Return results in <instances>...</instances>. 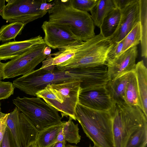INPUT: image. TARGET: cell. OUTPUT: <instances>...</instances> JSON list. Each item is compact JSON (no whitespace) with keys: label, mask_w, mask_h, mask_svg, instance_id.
Segmentation results:
<instances>
[{"label":"cell","mask_w":147,"mask_h":147,"mask_svg":"<svg viewBox=\"0 0 147 147\" xmlns=\"http://www.w3.org/2000/svg\"><path fill=\"white\" fill-rule=\"evenodd\" d=\"M141 56L147 57V0H139Z\"/></svg>","instance_id":"7402d4cb"},{"label":"cell","mask_w":147,"mask_h":147,"mask_svg":"<svg viewBox=\"0 0 147 147\" xmlns=\"http://www.w3.org/2000/svg\"><path fill=\"white\" fill-rule=\"evenodd\" d=\"M1 103L0 102V119L5 117L7 114L3 113L1 112Z\"/></svg>","instance_id":"ab89813d"},{"label":"cell","mask_w":147,"mask_h":147,"mask_svg":"<svg viewBox=\"0 0 147 147\" xmlns=\"http://www.w3.org/2000/svg\"><path fill=\"white\" fill-rule=\"evenodd\" d=\"M0 147H17L12 135L7 127Z\"/></svg>","instance_id":"4dcf8cb0"},{"label":"cell","mask_w":147,"mask_h":147,"mask_svg":"<svg viewBox=\"0 0 147 147\" xmlns=\"http://www.w3.org/2000/svg\"><path fill=\"white\" fill-rule=\"evenodd\" d=\"M110 112L114 147H125L130 137L147 125V117L137 106L116 104Z\"/></svg>","instance_id":"277c9868"},{"label":"cell","mask_w":147,"mask_h":147,"mask_svg":"<svg viewBox=\"0 0 147 147\" xmlns=\"http://www.w3.org/2000/svg\"><path fill=\"white\" fill-rule=\"evenodd\" d=\"M65 140L62 132V128L59 132L55 142H61Z\"/></svg>","instance_id":"e575fe53"},{"label":"cell","mask_w":147,"mask_h":147,"mask_svg":"<svg viewBox=\"0 0 147 147\" xmlns=\"http://www.w3.org/2000/svg\"><path fill=\"white\" fill-rule=\"evenodd\" d=\"M134 1V0H113L115 7L119 10L125 8Z\"/></svg>","instance_id":"836d02e7"},{"label":"cell","mask_w":147,"mask_h":147,"mask_svg":"<svg viewBox=\"0 0 147 147\" xmlns=\"http://www.w3.org/2000/svg\"><path fill=\"white\" fill-rule=\"evenodd\" d=\"M141 32L139 22L123 39L122 53L129 48L137 46L140 42Z\"/></svg>","instance_id":"484cf974"},{"label":"cell","mask_w":147,"mask_h":147,"mask_svg":"<svg viewBox=\"0 0 147 147\" xmlns=\"http://www.w3.org/2000/svg\"><path fill=\"white\" fill-rule=\"evenodd\" d=\"M13 102L39 131L61 122L62 117L58 111L39 97L18 96Z\"/></svg>","instance_id":"8992f818"},{"label":"cell","mask_w":147,"mask_h":147,"mask_svg":"<svg viewBox=\"0 0 147 147\" xmlns=\"http://www.w3.org/2000/svg\"><path fill=\"white\" fill-rule=\"evenodd\" d=\"M66 141L64 140L62 142L54 143L50 147H65Z\"/></svg>","instance_id":"d590c367"},{"label":"cell","mask_w":147,"mask_h":147,"mask_svg":"<svg viewBox=\"0 0 147 147\" xmlns=\"http://www.w3.org/2000/svg\"><path fill=\"white\" fill-rule=\"evenodd\" d=\"M48 11V21L61 27L78 40L86 41L94 36V25L88 12L74 8L70 0H55Z\"/></svg>","instance_id":"6da1fadb"},{"label":"cell","mask_w":147,"mask_h":147,"mask_svg":"<svg viewBox=\"0 0 147 147\" xmlns=\"http://www.w3.org/2000/svg\"><path fill=\"white\" fill-rule=\"evenodd\" d=\"M73 7L83 12L90 11L96 4L98 0H70Z\"/></svg>","instance_id":"83f0119b"},{"label":"cell","mask_w":147,"mask_h":147,"mask_svg":"<svg viewBox=\"0 0 147 147\" xmlns=\"http://www.w3.org/2000/svg\"><path fill=\"white\" fill-rule=\"evenodd\" d=\"M52 57L50 54L47 56L46 58L42 62V64L40 68L47 71H51L54 70L55 66L52 65Z\"/></svg>","instance_id":"1f68e13d"},{"label":"cell","mask_w":147,"mask_h":147,"mask_svg":"<svg viewBox=\"0 0 147 147\" xmlns=\"http://www.w3.org/2000/svg\"><path fill=\"white\" fill-rule=\"evenodd\" d=\"M105 86L82 90L79 95L78 103L93 110L110 112L115 104L109 96Z\"/></svg>","instance_id":"9c48e42d"},{"label":"cell","mask_w":147,"mask_h":147,"mask_svg":"<svg viewBox=\"0 0 147 147\" xmlns=\"http://www.w3.org/2000/svg\"><path fill=\"white\" fill-rule=\"evenodd\" d=\"M2 17L7 22H19L25 25L43 17L47 12L41 10L43 0H9Z\"/></svg>","instance_id":"ba28073f"},{"label":"cell","mask_w":147,"mask_h":147,"mask_svg":"<svg viewBox=\"0 0 147 147\" xmlns=\"http://www.w3.org/2000/svg\"><path fill=\"white\" fill-rule=\"evenodd\" d=\"M123 39L119 42H113V44L108 52L105 63L111 62L119 57L122 53Z\"/></svg>","instance_id":"f1b7e54d"},{"label":"cell","mask_w":147,"mask_h":147,"mask_svg":"<svg viewBox=\"0 0 147 147\" xmlns=\"http://www.w3.org/2000/svg\"><path fill=\"white\" fill-rule=\"evenodd\" d=\"M39 132L29 119L20 112L18 127L20 147H26L35 142Z\"/></svg>","instance_id":"9a60e30c"},{"label":"cell","mask_w":147,"mask_h":147,"mask_svg":"<svg viewBox=\"0 0 147 147\" xmlns=\"http://www.w3.org/2000/svg\"><path fill=\"white\" fill-rule=\"evenodd\" d=\"M120 18V10L115 7L107 13L99 28L100 32L104 37H110L114 34L118 26Z\"/></svg>","instance_id":"d6986e66"},{"label":"cell","mask_w":147,"mask_h":147,"mask_svg":"<svg viewBox=\"0 0 147 147\" xmlns=\"http://www.w3.org/2000/svg\"><path fill=\"white\" fill-rule=\"evenodd\" d=\"M26 147H38V146L36 141L34 143L30 144Z\"/></svg>","instance_id":"60d3db41"},{"label":"cell","mask_w":147,"mask_h":147,"mask_svg":"<svg viewBox=\"0 0 147 147\" xmlns=\"http://www.w3.org/2000/svg\"><path fill=\"white\" fill-rule=\"evenodd\" d=\"M115 8L113 0H98L90 11L94 25L100 28L105 17Z\"/></svg>","instance_id":"ffe728a7"},{"label":"cell","mask_w":147,"mask_h":147,"mask_svg":"<svg viewBox=\"0 0 147 147\" xmlns=\"http://www.w3.org/2000/svg\"><path fill=\"white\" fill-rule=\"evenodd\" d=\"M14 88L12 83L0 81V100L7 99L13 94Z\"/></svg>","instance_id":"f546056e"},{"label":"cell","mask_w":147,"mask_h":147,"mask_svg":"<svg viewBox=\"0 0 147 147\" xmlns=\"http://www.w3.org/2000/svg\"><path fill=\"white\" fill-rule=\"evenodd\" d=\"M20 112L16 107L12 112L8 113L7 120V127L11 132L17 147H20L18 127Z\"/></svg>","instance_id":"d4e9b609"},{"label":"cell","mask_w":147,"mask_h":147,"mask_svg":"<svg viewBox=\"0 0 147 147\" xmlns=\"http://www.w3.org/2000/svg\"><path fill=\"white\" fill-rule=\"evenodd\" d=\"M44 44L40 35L24 40L6 42L0 45V61L11 60L34 46Z\"/></svg>","instance_id":"5bb4252c"},{"label":"cell","mask_w":147,"mask_h":147,"mask_svg":"<svg viewBox=\"0 0 147 147\" xmlns=\"http://www.w3.org/2000/svg\"><path fill=\"white\" fill-rule=\"evenodd\" d=\"M113 44L110 37H105L100 32L90 39L83 41L75 56L55 66L58 70L66 71L104 64L107 54Z\"/></svg>","instance_id":"5b68a950"},{"label":"cell","mask_w":147,"mask_h":147,"mask_svg":"<svg viewBox=\"0 0 147 147\" xmlns=\"http://www.w3.org/2000/svg\"><path fill=\"white\" fill-rule=\"evenodd\" d=\"M51 49L50 48L46 46L44 49L43 53L44 55L48 56L51 54Z\"/></svg>","instance_id":"f35d334b"},{"label":"cell","mask_w":147,"mask_h":147,"mask_svg":"<svg viewBox=\"0 0 147 147\" xmlns=\"http://www.w3.org/2000/svg\"><path fill=\"white\" fill-rule=\"evenodd\" d=\"M89 147H99L98 146H97L96 145L94 144V145L93 146H92L91 144H90L89 146Z\"/></svg>","instance_id":"7bdbcfd3"},{"label":"cell","mask_w":147,"mask_h":147,"mask_svg":"<svg viewBox=\"0 0 147 147\" xmlns=\"http://www.w3.org/2000/svg\"><path fill=\"white\" fill-rule=\"evenodd\" d=\"M124 100L126 104L138 106L141 109L136 77L135 71L131 72L129 73L125 92Z\"/></svg>","instance_id":"ac0fdd59"},{"label":"cell","mask_w":147,"mask_h":147,"mask_svg":"<svg viewBox=\"0 0 147 147\" xmlns=\"http://www.w3.org/2000/svg\"><path fill=\"white\" fill-rule=\"evenodd\" d=\"M76 117L86 136L94 144L99 147H114L112 117L110 112L93 110L78 103Z\"/></svg>","instance_id":"7a4b0ae2"},{"label":"cell","mask_w":147,"mask_h":147,"mask_svg":"<svg viewBox=\"0 0 147 147\" xmlns=\"http://www.w3.org/2000/svg\"><path fill=\"white\" fill-rule=\"evenodd\" d=\"M147 143V125H146L130 137L125 147H146Z\"/></svg>","instance_id":"4316f807"},{"label":"cell","mask_w":147,"mask_h":147,"mask_svg":"<svg viewBox=\"0 0 147 147\" xmlns=\"http://www.w3.org/2000/svg\"><path fill=\"white\" fill-rule=\"evenodd\" d=\"M65 147H80L76 146V145H72L69 144H68L67 145H66Z\"/></svg>","instance_id":"b9f144b4"},{"label":"cell","mask_w":147,"mask_h":147,"mask_svg":"<svg viewBox=\"0 0 147 147\" xmlns=\"http://www.w3.org/2000/svg\"><path fill=\"white\" fill-rule=\"evenodd\" d=\"M8 113L0 119V146L3 138L7 127V120Z\"/></svg>","instance_id":"d6a6232c"},{"label":"cell","mask_w":147,"mask_h":147,"mask_svg":"<svg viewBox=\"0 0 147 147\" xmlns=\"http://www.w3.org/2000/svg\"><path fill=\"white\" fill-rule=\"evenodd\" d=\"M41 28L45 34V44L53 49H58L78 40L68 32L48 21L44 22Z\"/></svg>","instance_id":"4fadbf2b"},{"label":"cell","mask_w":147,"mask_h":147,"mask_svg":"<svg viewBox=\"0 0 147 147\" xmlns=\"http://www.w3.org/2000/svg\"><path fill=\"white\" fill-rule=\"evenodd\" d=\"M120 18L118 26L114 34L110 37L113 42L122 40L140 21L139 0L134 1L121 9Z\"/></svg>","instance_id":"8fae6325"},{"label":"cell","mask_w":147,"mask_h":147,"mask_svg":"<svg viewBox=\"0 0 147 147\" xmlns=\"http://www.w3.org/2000/svg\"><path fill=\"white\" fill-rule=\"evenodd\" d=\"M130 72L115 79L109 80L105 85V88L115 104L125 103V92Z\"/></svg>","instance_id":"2e32d148"},{"label":"cell","mask_w":147,"mask_h":147,"mask_svg":"<svg viewBox=\"0 0 147 147\" xmlns=\"http://www.w3.org/2000/svg\"><path fill=\"white\" fill-rule=\"evenodd\" d=\"M62 127V121L39 132L36 143L38 147H50L54 144Z\"/></svg>","instance_id":"44dd1931"},{"label":"cell","mask_w":147,"mask_h":147,"mask_svg":"<svg viewBox=\"0 0 147 147\" xmlns=\"http://www.w3.org/2000/svg\"><path fill=\"white\" fill-rule=\"evenodd\" d=\"M86 68H77L66 71L54 70L47 71L40 67L13 81V84L26 94L36 96V94L47 85L72 81H81V85L85 81Z\"/></svg>","instance_id":"3957f363"},{"label":"cell","mask_w":147,"mask_h":147,"mask_svg":"<svg viewBox=\"0 0 147 147\" xmlns=\"http://www.w3.org/2000/svg\"><path fill=\"white\" fill-rule=\"evenodd\" d=\"M5 63H2L0 61V81L3 80V69Z\"/></svg>","instance_id":"74e56055"},{"label":"cell","mask_w":147,"mask_h":147,"mask_svg":"<svg viewBox=\"0 0 147 147\" xmlns=\"http://www.w3.org/2000/svg\"><path fill=\"white\" fill-rule=\"evenodd\" d=\"M25 25L21 22H16L3 26L0 29V42L14 39L21 34Z\"/></svg>","instance_id":"603a6c76"},{"label":"cell","mask_w":147,"mask_h":147,"mask_svg":"<svg viewBox=\"0 0 147 147\" xmlns=\"http://www.w3.org/2000/svg\"><path fill=\"white\" fill-rule=\"evenodd\" d=\"M46 46L44 44L34 46L5 63L3 69V79L23 76L34 70L47 57L43 53Z\"/></svg>","instance_id":"52a82bcc"},{"label":"cell","mask_w":147,"mask_h":147,"mask_svg":"<svg viewBox=\"0 0 147 147\" xmlns=\"http://www.w3.org/2000/svg\"><path fill=\"white\" fill-rule=\"evenodd\" d=\"M5 0H0V15L2 16L5 6Z\"/></svg>","instance_id":"8d00e7d4"},{"label":"cell","mask_w":147,"mask_h":147,"mask_svg":"<svg viewBox=\"0 0 147 147\" xmlns=\"http://www.w3.org/2000/svg\"><path fill=\"white\" fill-rule=\"evenodd\" d=\"M135 72L141 109L147 117V69L142 60L136 64Z\"/></svg>","instance_id":"e0dca14e"},{"label":"cell","mask_w":147,"mask_h":147,"mask_svg":"<svg viewBox=\"0 0 147 147\" xmlns=\"http://www.w3.org/2000/svg\"><path fill=\"white\" fill-rule=\"evenodd\" d=\"M138 55L137 47H134L122 53L112 62L105 63L107 67L109 80L135 71Z\"/></svg>","instance_id":"7c38bea8"},{"label":"cell","mask_w":147,"mask_h":147,"mask_svg":"<svg viewBox=\"0 0 147 147\" xmlns=\"http://www.w3.org/2000/svg\"><path fill=\"white\" fill-rule=\"evenodd\" d=\"M81 82L74 80L64 83L50 84L58 90L62 96L63 100V113L61 116L71 118L76 120V108L79 102V95L82 89Z\"/></svg>","instance_id":"30bf717a"},{"label":"cell","mask_w":147,"mask_h":147,"mask_svg":"<svg viewBox=\"0 0 147 147\" xmlns=\"http://www.w3.org/2000/svg\"><path fill=\"white\" fill-rule=\"evenodd\" d=\"M62 132L65 140L70 143L77 144L81 140L78 124H75L72 119L69 117L67 121H62Z\"/></svg>","instance_id":"cb8c5ba5"}]
</instances>
